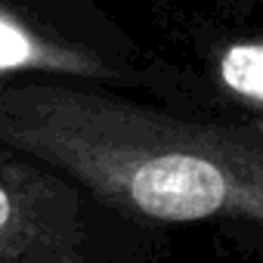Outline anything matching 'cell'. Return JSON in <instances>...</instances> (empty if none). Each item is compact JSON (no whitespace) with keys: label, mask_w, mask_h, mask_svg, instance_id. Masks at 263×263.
Listing matches in <instances>:
<instances>
[{"label":"cell","mask_w":263,"mask_h":263,"mask_svg":"<svg viewBox=\"0 0 263 263\" xmlns=\"http://www.w3.org/2000/svg\"><path fill=\"white\" fill-rule=\"evenodd\" d=\"M220 7H226V10H254L257 4H263V0H217Z\"/></svg>","instance_id":"obj_5"},{"label":"cell","mask_w":263,"mask_h":263,"mask_svg":"<svg viewBox=\"0 0 263 263\" xmlns=\"http://www.w3.org/2000/svg\"><path fill=\"white\" fill-rule=\"evenodd\" d=\"M211 81L235 105L263 115V37H220L208 50Z\"/></svg>","instance_id":"obj_4"},{"label":"cell","mask_w":263,"mask_h":263,"mask_svg":"<svg viewBox=\"0 0 263 263\" xmlns=\"http://www.w3.org/2000/svg\"><path fill=\"white\" fill-rule=\"evenodd\" d=\"M7 71H47L81 81H118L121 65L99 47L68 37L37 13L0 0V74Z\"/></svg>","instance_id":"obj_3"},{"label":"cell","mask_w":263,"mask_h":263,"mask_svg":"<svg viewBox=\"0 0 263 263\" xmlns=\"http://www.w3.org/2000/svg\"><path fill=\"white\" fill-rule=\"evenodd\" d=\"M0 263H87L81 189L0 146Z\"/></svg>","instance_id":"obj_2"},{"label":"cell","mask_w":263,"mask_h":263,"mask_svg":"<svg viewBox=\"0 0 263 263\" xmlns=\"http://www.w3.org/2000/svg\"><path fill=\"white\" fill-rule=\"evenodd\" d=\"M0 146L130 217L263 229V124L192 121L87 84L0 74Z\"/></svg>","instance_id":"obj_1"}]
</instances>
